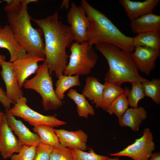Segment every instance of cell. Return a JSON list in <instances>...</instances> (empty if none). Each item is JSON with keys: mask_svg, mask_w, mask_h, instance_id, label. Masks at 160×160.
I'll use <instances>...</instances> for the list:
<instances>
[{"mask_svg": "<svg viewBox=\"0 0 160 160\" xmlns=\"http://www.w3.org/2000/svg\"><path fill=\"white\" fill-rule=\"evenodd\" d=\"M33 20L41 30L44 37L45 60L50 75L54 73L57 78L63 74L69 56L66 49L74 41L69 25L59 20L58 11L42 19Z\"/></svg>", "mask_w": 160, "mask_h": 160, "instance_id": "cell-1", "label": "cell"}, {"mask_svg": "<svg viewBox=\"0 0 160 160\" xmlns=\"http://www.w3.org/2000/svg\"><path fill=\"white\" fill-rule=\"evenodd\" d=\"M90 21L91 25L87 33V42L93 46L105 43L115 46L122 50L132 53L135 48L132 37L123 33L105 14L82 0L81 5Z\"/></svg>", "mask_w": 160, "mask_h": 160, "instance_id": "cell-2", "label": "cell"}, {"mask_svg": "<svg viewBox=\"0 0 160 160\" xmlns=\"http://www.w3.org/2000/svg\"><path fill=\"white\" fill-rule=\"evenodd\" d=\"M97 49L107 60L109 69L105 75V81L121 86L125 82L146 81L141 76L132 53L122 50L112 44L102 43L96 45Z\"/></svg>", "mask_w": 160, "mask_h": 160, "instance_id": "cell-3", "label": "cell"}, {"mask_svg": "<svg viewBox=\"0 0 160 160\" xmlns=\"http://www.w3.org/2000/svg\"><path fill=\"white\" fill-rule=\"evenodd\" d=\"M8 25L16 40L27 53L45 59L44 43L39 30L31 22L27 6L21 3L7 14Z\"/></svg>", "mask_w": 160, "mask_h": 160, "instance_id": "cell-4", "label": "cell"}, {"mask_svg": "<svg viewBox=\"0 0 160 160\" xmlns=\"http://www.w3.org/2000/svg\"><path fill=\"white\" fill-rule=\"evenodd\" d=\"M70 48L68 63L63 72L65 75H86L96 64L98 57L93 46L87 41H74Z\"/></svg>", "mask_w": 160, "mask_h": 160, "instance_id": "cell-5", "label": "cell"}, {"mask_svg": "<svg viewBox=\"0 0 160 160\" xmlns=\"http://www.w3.org/2000/svg\"><path fill=\"white\" fill-rule=\"evenodd\" d=\"M23 87L33 90L40 95L42 105L45 111L57 109L63 105V102L56 95L52 77L44 62L39 66L36 75L33 78L25 81Z\"/></svg>", "mask_w": 160, "mask_h": 160, "instance_id": "cell-6", "label": "cell"}, {"mask_svg": "<svg viewBox=\"0 0 160 160\" xmlns=\"http://www.w3.org/2000/svg\"><path fill=\"white\" fill-rule=\"evenodd\" d=\"M27 98L23 96L8 111L14 116L20 117L34 126L41 125L53 127H59L65 125L66 123L60 120L55 116L44 115L33 110L27 105Z\"/></svg>", "mask_w": 160, "mask_h": 160, "instance_id": "cell-7", "label": "cell"}, {"mask_svg": "<svg viewBox=\"0 0 160 160\" xmlns=\"http://www.w3.org/2000/svg\"><path fill=\"white\" fill-rule=\"evenodd\" d=\"M142 136L123 150L111 153L113 156L129 157L133 160H148L155 149L153 136L149 129L145 128Z\"/></svg>", "mask_w": 160, "mask_h": 160, "instance_id": "cell-8", "label": "cell"}, {"mask_svg": "<svg viewBox=\"0 0 160 160\" xmlns=\"http://www.w3.org/2000/svg\"><path fill=\"white\" fill-rule=\"evenodd\" d=\"M67 20L74 38V41H87V33L91 25L90 20L81 6L71 2L67 14Z\"/></svg>", "mask_w": 160, "mask_h": 160, "instance_id": "cell-9", "label": "cell"}, {"mask_svg": "<svg viewBox=\"0 0 160 160\" xmlns=\"http://www.w3.org/2000/svg\"><path fill=\"white\" fill-rule=\"evenodd\" d=\"M45 59L35 55L26 53L12 63V68L17 79L19 87L22 88L25 81L29 76L36 73L38 63L44 62Z\"/></svg>", "mask_w": 160, "mask_h": 160, "instance_id": "cell-10", "label": "cell"}, {"mask_svg": "<svg viewBox=\"0 0 160 160\" xmlns=\"http://www.w3.org/2000/svg\"><path fill=\"white\" fill-rule=\"evenodd\" d=\"M8 126L5 113L0 126V153L3 158H10L18 153L23 145Z\"/></svg>", "mask_w": 160, "mask_h": 160, "instance_id": "cell-11", "label": "cell"}, {"mask_svg": "<svg viewBox=\"0 0 160 160\" xmlns=\"http://www.w3.org/2000/svg\"><path fill=\"white\" fill-rule=\"evenodd\" d=\"M1 76L6 86L7 96L12 104L16 103L23 96V91L18 84L17 77L12 68V63L3 61L0 63Z\"/></svg>", "mask_w": 160, "mask_h": 160, "instance_id": "cell-12", "label": "cell"}, {"mask_svg": "<svg viewBox=\"0 0 160 160\" xmlns=\"http://www.w3.org/2000/svg\"><path fill=\"white\" fill-rule=\"evenodd\" d=\"M7 123L23 145L37 146L40 143L37 134L31 132L21 121L15 119L6 110L5 113Z\"/></svg>", "mask_w": 160, "mask_h": 160, "instance_id": "cell-13", "label": "cell"}, {"mask_svg": "<svg viewBox=\"0 0 160 160\" xmlns=\"http://www.w3.org/2000/svg\"><path fill=\"white\" fill-rule=\"evenodd\" d=\"M139 70L149 75L155 67V62L160 55V50L146 47H135L132 53Z\"/></svg>", "mask_w": 160, "mask_h": 160, "instance_id": "cell-14", "label": "cell"}, {"mask_svg": "<svg viewBox=\"0 0 160 160\" xmlns=\"http://www.w3.org/2000/svg\"><path fill=\"white\" fill-rule=\"evenodd\" d=\"M55 131L60 143L64 147L71 149H76L84 151L87 150L88 136L82 130L69 131L55 129Z\"/></svg>", "mask_w": 160, "mask_h": 160, "instance_id": "cell-15", "label": "cell"}, {"mask_svg": "<svg viewBox=\"0 0 160 160\" xmlns=\"http://www.w3.org/2000/svg\"><path fill=\"white\" fill-rule=\"evenodd\" d=\"M159 1L145 0L140 1L120 0L119 2L124 8L127 17L131 20L152 13L159 4Z\"/></svg>", "mask_w": 160, "mask_h": 160, "instance_id": "cell-16", "label": "cell"}, {"mask_svg": "<svg viewBox=\"0 0 160 160\" xmlns=\"http://www.w3.org/2000/svg\"><path fill=\"white\" fill-rule=\"evenodd\" d=\"M0 48L8 50L10 57L9 61L12 63L27 53L16 40L8 25L2 27L0 31Z\"/></svg>", "mask_w": 160, "mask_h": 160, "instance_id": "cell-17", "label": "cell"}, {"mask_svg": "<svg viewBox=\"0 0 160 160\" xmlns=\"http://www.w3.org/2000/svg\"><path fill=\"white\" fill-rule=\"evenodd\" d=\"M130 27L134 33L160 31V16L152 12L131 20Z\"/></svg>", "mask_w": 160, "mask_h": 160, "instance_id": "cell-18", "label": "cell"}, {"mask_svg": "<svg viewBox=\"0 0 160 160\" xmlns=\"http://www.w3.org/2000/svg\"><path fill=\"white\" fill-rule=\"evenodd\" d=\"M147 117V112L143 107L128 108L123 115L118 118L119 124L121 127H128L133 131H136Z\"/></svg>", "mask_w": 160, "mask_h": 160, "instance_id": "cell-19", "label": "cell"}, {"mask_svg": "<svg viewBox=\"0 0 160 160\" xmlns=\"http://www.w3.org/2000/svg\"><path fill=\"white\" fill-rule=\"evenodd\" d=\"M104 88V84H101L98 79L92 76H88L82 93L95 104L96 108H100Z\"/></svg>", "mask_w": 160, "mask_h": 160, "instance_id": "cell-20", "label": "cell"}, {"mask_svg": "<svg viewBox=\"0 0 160 160\" xmlns=\"http://www.w3.org/2000/svg\"><path fill=\"white\" fill-rule=\"evenodd\" d=\"M132 42L135 48L146 47L155 50L160 49V31H149L137 34L132 37Z\"/></svg>", "mask_w": 160, "mask_h": 160, "instance_id": "cell-21", "label": "cell"}, {"mask_svg": "<svg viewBox=\"0 0 160 160\" xmlns=\"http://www.w3.org/2000/svg\"><path fill=\"white\" fill-rule=\"evenodd\" d=\"M67 95L76 104L79 116L87 118L89 115H95V111L93 107L89 103L83 94L79 93L75 89H71L69 91Z\"/></svg>", "mask_w": 160, "mask_h": 160, "instance_id": "cell-22", "label": "cell"}, {"mask_svg": "<svg viewBox=\"0 0 160 160\" xmlns=\"http://www.w3.org/2000/svg\"><path fill=\"white\" fill-rule=\"evenodd\" d=\"M79 76L65 75H63L57 78L56 81L55 92L57 98L63 100L65 97V93L70 88L81 85Z\"/></svg>", "mask_w": 160, "mask_h": 160, "instance_id": "cell-23", "label": "cell"}, {"mask_svg": "<svg viewBox=\"0 0 160 160\" xmlns=\"http://www.w3.org/2000/svg\"><path fill=\"white\" fill-rule=\"evenodd\" d=\"M33 130L39 136L40 143L54 147L61 144L54 127L46 125H38L34 126Z\"/></svg>", "mask_w": 160, "mask_h": 160, "instance_id": "cell-24", "label": "cell"}, {"mask_svg": "<svg viewBox=\"0 0 160 160\" xmlns=\"http://www.w3.org/2000/svg\"><path fill=\"white\" fill-rule=\"evenodd\" d=\"M102 100L100 108L106 111L112 102L119 95L124 93V89L111 83L105 82L104 84Z\"/></svg>", "mask_w": 160, "mask_h": 160, "instance_id": "cell-25", "label": "cell"}, {"mask_svg": "<svg viewBox=\"0 0 160 160\" xmlns=\"http://www.w3.org/2000/svg\"><path fill=\"white\" fill-rule=\"evenodd\" d=\"M131 84V89L130 90L125 87L124 93L127 97L129 105L133 108H137L139 101L145 96L141 82H136Z\"/></svg>", "mask_w": 160, "mask_h": 160, "instance_id": "cell-26", "label": "cell"}, {"mask_svg": "<svg viewBox=\"0 0 160 160\" xmlns=\"http://www.w3.org/2000/svg\"><path fill=\"white\" fill-rule=\"evenodd\" d=\"M129 105L127 97L123 93L118 96L112 102L106 111L110 115L114 114L119 118L128 109Z\"/></svg>", "mask_w": 160, "mask_h": 160, "instance_id": "cell-27", "label": "cell"}, {"mask_svg": "<svg viewBox=\"0 0 160 160\" xmlns=\"http://www.w3.org/2000/svg\"><path fill=\"white\" fill-rule=\"evenodd\" d=\"M141 84L145 96L151 98L156 104L160 103V79H153L143 81Z\"/></svg>", "mask_w": 160, "mask_h": 160, "instance_id": "cell-28", "label": "cell"}, {"mask_svg": "<svg viewBox=\"0 0 160 160\" xmlns=\"http://www.w3.org/2000/svg\"><path fill=\"white\" fill-rule=\"evenodd\" d=\"M50 160H74L71 150L61 144L53 148Z\"/></svg>", "mask_w": 160, "mask_h": 160, "instance_id": "cell-29", "label": "cell"}, {"mask_svg": "<svg viewBox=\"0 0 160 160\" xmlns=\"http://www.w3.org/2000/svg\"><path fill=\"white\" fill-rule=\"evenodd\" d=\"M74 160H105L109 157L98 155L92 148H89V152L76 149H71Z\"/></svg>", "mask_w": 160, "mask_h": 160, "instance_id": "cell-30", "label": "cell"}, {"mask_svg": "<svg viewBox=\"0 0 160 160\" xmlns=\"http://www.w3.org/2000/svg\"><path fill=\"white\" fill-rule=\"evenodd\" d=\"M37 146L23 145L17 154H14L11 160H33Z\"/></svg>", "mask_w": 160, "mask_h": 160, "instance_id": "cell-31", "label": "cell"}, {"mask_svg": "<svg viewBox=\"0 0 160 160\" xmlns=\"http://www.w3.org/2000/svg\"><path fill=\"white\" fill-rule=\"evenodd\" d=\"M53 147L41 143L37 146L33 160H50Z\"/></svg>", "mask_w": 160, "mask_h": 160, "instance_id": "cell-32", "label": "cell"}, {"mask_svg": "<svg viewBox=\"0 0 160 160\" xmlns=\"http://www.w3.org/2000/svg\"><path fill=\"white\" fill-rule=\"evenodd\" d=\"M0 102L6 110H9L12 104L7 97L6 92L0 87Z\"/></svg>", "mask_w": 160, "mask_h": 160, "instance_id": "cell-33", "label": "cell"}, {"mask_svg": "<svg viewBox=\"0 0 160 160\" xmlns=\"http://www.w3.org/2000/svg\"><path fill=\"white\" fill-rule=\"evenodd\" d=\"M148 160H160V153L159 152L152 153Z\"/></svg>", "mask_w": 160, "mask_h": 160, "instance_id": "cell-34", "label": "cell"}, {"mask_svg": "<svg viewBox=\"0 0 160 160\" xmlns=\"http://www.w3.org/2000/svg\"><path fill=\"white\" fill-rule=\"evenodd\" d=\"M69 4V1L68 0H64L63 2L61 7H64L65 9H67L68 8Z\"/></svg>", "mask_w": 160, "mask_h": 160, "instance_id": "cell-35", "label": "cell"}, {"mask_svg": "<svg viewBox=\"0 0 160 160\" xmlns=\"http://www.w3.org/2000/svg\"><path fill=\"white\" fill-rule=\"evenodd\" d=\"M6 59V56L0 54V63L2 62L5 61Z\"/></svg>", "mask_w": 160, "mask_h": 160, "instance_id": "cell-36", "label": "cell"}, {"mask_svg": "<svg viewBox=\"0 0 160 160\" xmlns=\"http://www.w3.org/2000/svg\"><path fill=\"white\" fill-rule=\"evenodd\" d=\"M4 115V113L1 111L0 110V126Z\"/></svg>", "mask_w": 160, "mask_h": 160, "instance_id": "cell-37", "label": "cell"}, {"mask_svg": "<svg viewBox=\"0 0 160 160\" xmlns=\"http://www.w3.org/2000/svg\"><path fill=\"white\" fill-rule=\"evenodd\" d=\"M105 160H120L119 158V157L117 156L116 157H115L114 158H108V159Z\"/></svg>", "mask_w": 160, "mask_h": 160, "instance_id": "cell-38", "label": "cell"}, {"mask_svg": "<svg viewBox=\"0 0 160 160\" xmlns=\"http://www.w3.org/2000/svg\"><path fill=\"white\" fill-rule=\"evenodd\" d=\"M1 28H2V27H1V24H0V30L1 29Z\"/></svg>", "mask_w": 160, "mask_h": 160, "instance_id": "cell-39", "label": "cell"}]
</instances>
